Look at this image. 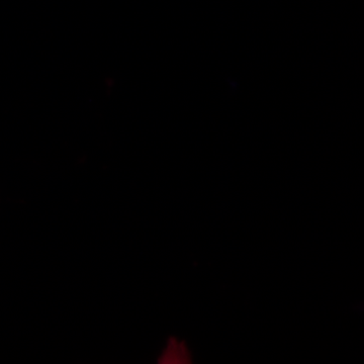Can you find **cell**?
<instances>
[{"mask_svg": "<svg viewBox=\"0 0 364 364\" xmlns=\"http://www.w3.org/2000/svg\"><path fill=\"white\" fill-rule=\"evenodd\" d=\"M191 361V354L186 344L174 338L169 340L166 349L159 358V363H189Z\"/></svg>", "mask_w": 364, "mask_h": 364, "instance_id": "1", "label": "cell"}]
</instances>
